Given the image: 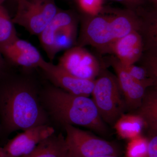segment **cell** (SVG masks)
Instances as JSON below:
<instances>
[{"instance_id":"obj_1","label":"cell","mask_w":157,"mask_h":157,"mask_svg":"<svg viewBox=\"0 0 157 157\" xmlns=\"http://www.w3.org/2000/svg\"><path fill=\"white\" fill-rule=\"evenodd\" d=\"M41 87L28 75L7 72L0 77V127L4 133L50 124L40 102Z\"/></svg>"},{"instance_id":"obj_2","label":"cell","mask_w":157,"mask_h":157,"mask_svg":"<svg viewBox=\"0 0 157 157\" xmlns=\"http://www.w3.org/2000/svg\"><path fill=\"white\" fill-rule=\"evenodd\" d=\"M39 98L50 121L63 127L80 126L99 135L108 134L106 124L89 97L72 94L50 84L41 87Z\"/></svg>"},{"instance_id":"obj_3","label":"cell","mask_w":157,"mask_h":157,"mask_svg":"<svg viewBox=\"0 0 157 157\" xmlns=\"http://www.w3.org/2000/svg\"><path fill=\"white\" fill-rule=\"evenodd\" d=\"M95 80L91 95L98 113L105 123L114 125L127 109L117 78L101 70Z\"/></svg>"},{"instance_id":"obj_4","label":"cell","mask_w":157,"mask_h":157,"mask_svg":"<svg viewBox=\"0 0 157 157\" xmlns=\"http://www.w3.org/2000/svg\"><path fill=\"white\" fill-rule=\"evenodd\" d=\"M76 35V23L72 16L58 11L38 36L42 48L52 60L59 52L71 48Z\"/></svg>"},{"instance_id":"obj_5","label":"cell","mask_w":157,"mask_h":157,"mask_svg":"<svg viewBox=\"0 0 157 157\" xmlns=\"http://www.w3.org/2000/svg\"><path fill=\"white\" fill-rule=\"evenodd\" d=\"M69 153L74 157H95L104 155L119 156L121 150L116 144L96 137L75 126H64Z\"/></svg>"},{"instance_id":"obj_6","label":"cell","mask_w":157,"mask_h":157,"mask_svg":"<svg viewBox=\"0 0 157 157\" xmlns=\"http://www.w3.org/2000/svg\"><path fill=\"white\" fill-rule=\"evenodd\" d=\"M54 0H17L14 24L39 36L58 12Z\"/></svg>"},{"instance_id":"obj_7","label":"cell","mask_w":157,"mask_h":157,"mask_svg":"<svg viewBox=\"0 0 157 157\" xmlns=\"http://www.w3.org/2000/svg\"><path fill=\"white\" fill-rule=\"evenodd\" d=\"M58 65L73 76L88 80H95L101 70L95 58L81 46L68 49Z\"/></svg>"},{"instance_id":"obj_8","label":"cell","mask_w":157,"mask_h":157,"mask_svg":"<svg viewBox=\"0 0 157 157\" xmlns=\"http://www.w3.org/2000/svg\"><path fill=\"white\" fill-rule=\"evenodd\" d=\"M55 132L50 124L42 125L23 131L0 147V157H21L33 151L41 141Z\"/></svg>"},{"instance_id":"obj_9","label":"cell","mask_w":157,"mask_h":157,"mask_svg":"<svg viewBox=\"0 0 157 157\" xmlns=\"http://www.w3.org/2000/svg\"><path fill=\"white\" fill-rule=\"evenodd\" d=\"M52 84L76 95L89 97L92 93L94 80L82 79L73 76L58 65L44 60L40 67Z\"/></svg>"},{"instance_id":"obj_10","label":"cell","mask_w":157,"mask_h":157,"mask_svg":"<svg viewBox=\"0 0 157 157\" xmlns=\"http://www.w3.org/2000/svg\"><path fill=\"white\" fill-rule=\"evenodd\" d=\"M82 39L99 50L111 51L112 45L117 40L115 25L112 18L96 17L84 24Z\"/></svg>"},{"instance_id":"obj_11","label":"cell","mask_w":157,"mask_h":157,"mask_svg":"<svg viewBox=\"0 0 157 157\" xmlns=\"http://www.w3.org/2000/svg\"><path fill=\"white\" fill-rule=\"evenodd\" d=\"M0 51L9 63L25 70L40 68L45 60L33 45L18 37Z\"/></svg>"},{"instance_id":"obj_12","label":"cell","mask_w":157,"mask_h":157,"mask_svg":"<svg viewBox=\"0 0 157 157\" xmlns=\"http://www.w3.org/2000/svg\"><path fill=\"white\" fill-rule=\"evenodd\" d=\"M110 59L127 109L135 111L140 106L147 88L132 78L117 59L113 57Z\"/></svg>"},{"instance_id":"obj_13","label":"cell","mask_w":157,"mask_h":157,"mask_svg":"<svg viewBox=\"0 0 157 157\" xmlns=\"http://www.w3.org/2000/svg\"><path fill=\"white\" fill-rule=\"evenodd\" d=\"M111 51L122 64H134L140 58L142 54L141 36L137 31H134L117 40L112 45Z\"/></svg>"},{"instance_id":"obj_14","label":"cell","mask_w":157,"mask_h":157,"mask_svg":"<svg viewBox=\"0 0 157 157\" xmlns=\"http://www.w3.org/2000/svg\"><path fill=\"white\" fill-rule=\"evenodd\" d=\"M68 152L65 136L55 132L41 141L29 154L21 157H67Z\"/></svg>"},{"instance_id":"obj_15","label":"cell","mask_w":157,"mask_h":157,"mask_svg":"<svg viewBox=\"0 0 157 157\" xmlns=\"http://www.w3.org/2000/svg\"><path fill=\"white\" fill-rule=\"evenodd\" d=\"M134 111L143 120L149 135L157 134L156 90L147 89L140 106Z\"/></svg>"},{"instance_id":"obj_16","label":"cell","mask_w":157,"mask_h":157,"mask_svg":"<svg viewBox=\"0 0 157 157\" xmlns=\"http://www.w3.org/2000/svg\"><path fill=\"white\" fill-rule=\"evenodd\" d=\"M113 126L120 137L128 140L142 135L143 129L146 128L143 120L134 113H124L116 121Z\"/></svg>"},{"instance_id":"obj_17","label":"cell","mask_w":157,"mask_h":157,"mask_svg":"<svg viewBox=\"0 0 157 157\" xmlns=\"http://www.w3.org/2000/svg\"><path fill=\"white\" fill-rule=\"evenodd\" d=\"M14 23L6 11L0 22V49L17 38Z\"/></svg>"},{"instance_id":"obj_18","label":"cell","mask_w":157,"mask_h":157,"mask_svg":"<svg viewBox=\"0 0 157 157\" xmlns=\"http://www.w3.org/2000/svg\"><path fill=\"white\" fill-rule=\"evenodd\" d=\"M148 147V139L143 135L129 140L127 145L126 157H147Z\"/></svg>"},{"instance_id":"obj_19","label":"cell","mask_w":157,"mask_h":157,"mask_svg":"<svg viewBox=\"0 0 157 157\" xmlns=\"http://www.w3.org/2000/svg\"><path fill=\"white\" fill-rule=\"evenodd\" d=\"M122 65L132 78L147 88L155 84V81L150 77L145 68L137 67L134 64Z\"/></svg>"},{"instance_id":"obj_20","label":"cell","mask_w":157,"mask_h":157,"mask_svg":"<svg viewBox=\"0 0 157 157\" xmlns=\"http://www.w3.org/2000/svg\"><path fill=\"white\" fill-rule=\"evenodd\" d=\"M82 9L92 14H95L101 8V0H78Z\"/></svg>"},{"instance_id":"obj_21","label":"cell","mask_w":157,"mask_h":157,"mask_svg":"<svg viewBox=\"0 0 157 157\" xmlns=\"http://www.w3.org/2000/svg\"><path fill=\"white\" fill-rule=\"evenodd\" d=\"M147 157H157V134L149 135Z\"/></svg>"},{"instance_id":"obj_22","label":"cell","mask_w":157,"mask_h":157,"mask_svg":"<svg viewBox=\"0 0 157 157\" xmlns=\"http://www.w3.org/2000/svg\"><path fill=\"white\" fill-rule=\"evenodd\" d=\"M6 62L4 59V58L1 51H0V77L7 73L6 70Z\"/></svg>"},{"instance_id":"obj_23","label":"cell","mask_w":157,"mask_h":157,"mask_svg":"<svg viewBox=\"0 0 157 157\" xmlns=\"http://www.w3.org/2000/svg\"><path fill=\"white\" fill-rule=\"evenodd\" d=\"M6 11H7V10L4 8L2 5H0V22H1L3 15H4Z\"/></svg>"},{"instance_id":"obj_24","label":"cell","mask_w":157,"mask_h":157,"mask_svg":"<svg viewBox=\"0 0 157 157\" xmlns=\"http://www.w3.org/2000/svg\"><path fill=\"white\" fill-rule=\"evenodd\" d=\"M95 157H119L117 156L113 155H104L99 156Z\"/></svg>"},{"instance_id":"obj_25","label":"cell","mask_w":157,"mask_h":157,"mask_svg":"<svg viewBox=\"0 0 157 157\" xmlns=\"http://www.w3.org/2000/svg\"><path fill=\"white\" fill-rule=\"evenodd\" d=\"M67 157H73V156L72 155H71V154H70V153H69V152H68V154L67 155Z\"/></svg>"},{"instance_id":"obj_26","label":"cell","mask_w":157,"mask_h":157,"mask_svg":"<svg viewBox=\"0 0 157 157\" xmlns=\"http://www.w3.org/2000/svg\"><path fill=\"white\" fill-rule=\"evenodd\" d=\"M6 1V0H0V5H2L3 3Z\"/></svg>"},{"instance_id":"obj_27","label":"cell","mask_w":157,"mask_h":157,"mask_svg":"<svg viewBox=\"0 0 157 157\" xmlns=\"http://www.w3.org/2000/svg\"><path fill=\"white\" fill-rule=\"evenodd\" d=\"M115 1H124V0H115Z\"/></svg>"}]
</instances>
